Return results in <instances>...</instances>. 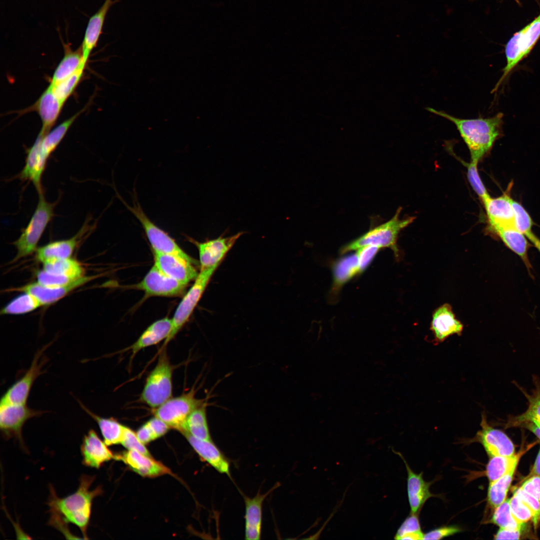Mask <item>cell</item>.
Here are the masks:
<instances>
[{"label": "cell", "mask_w": 540, "mask_h": 540, "mask_svg": "<svg viewBox=\"0 0 540 540\" xmlns=\"http://www.w3.org/2000/svg\"><path fill=\"white\" fill-rule=\"evenodd\" d=\"M64 56L56 67L51 81L52 86L72 75L81 67H85L83 62L81 47L74 51L69 44H64Z\"/></svg>", "instance_id": "f1b7e54d"}, {"label": "cell", "mask_w": 540, "mask_h": 540, "mask_svg": "<svg viewBox=\"0 0 540 540\" xmlns=\"http://www.w3.org/2000/svg\"><path fill=\"white\" fill-rule=\"evenodd\" d=\"M146 422L156 439L164 436L170 428L166 422L156 416L150 418Z\"/></svg>", "instance_id": "816d5d0a"}, {"label": "cell", "mask_w": 540, "mask_h": 540, "mask_svg": "<svg viewBox=\"0 0 540 540\" xmlns=\"http://www.w3.org/2000/svg\"><path fill=\"white\" fill-rule=\"evenodd\" d=\"M196 391L192 388L186 393L171 398L158 407L154 408V416L166 422L170 428L180 432L188 416L196 408L207 404L204 399L195 397Z\"/></svg>", "instance_id": "ba28073f"}, {"label": "cell", "mask_w": 540, "mask_h": 540, "mask_svg": "<svg viewBox=\"0 0 540 540\" xmlns=\"http://www.w3.org/2000/svg\"><path fill=\"white\" fill-rule=\"evenodd\" d=\"M520 488L540 502V476L534 475L530 476Z\"/></svg>", "instance_id": "f907efd6"}, {"label": "cell", "mask_w": 540, "mask_h": 540, "mask_svg": "<svg viewBox=\"0 0 540 540\" xmlns=\"http://www.w3.org/2000/svg\"><path fill=\"white\" fill-rule=\"evenodd\" d=\"M478 162L471 161L467 166V178L473 190L479 196L482 202L490 196L479 175Z\"/></svg>", "instance_id": "60d3db41"}, {"label": "cell", "mask_w": 540, "mask_h": 540, "mask_svg": "<svg viewBox=\"0 0 540 540\" xmlns=\"http://www.w3.org/2000/svg\"><path fill=\"white\" fill-rule=\"evenodd\" d=\"M484 412L482 414V429L476 436L484 446L488 454L494 456H512L515 454L514 446L509 438L502 431L490 426Z\"/></svg>", "instance_id": "9a60e30c"}, {"label": "cell", "mask_w": 540, "mask_h": 540, "mask_svg": "<svg viewBox=\"0 0 540 540\" xmlns=\"http://www.w3.org/2000/svg\"><path fill=\"white\" fill-rule=\"evenodd\" d=\"M516 0V2H518V4H520V2H519V1L518 0Z\"/></svg>", "instance_id": "680465c9"}, {"label": "cell", "mask_w": 540, "mask_h": 540, "mask_svg": "<svg viewBox=\"0 0 540 540\" xmlns=\"http://www.w3.org/2000/svg\"><path fill=\"white\" fill-rule=\"evenodd\" d=\"M540 38V14L532 22L516 32L505 46L506 64L502 77L492 92L496 91L512 70L528 56Z\"/></svg>", "instance_id": "8992f818"}, {"label": "cell", "mask_w": 540, "mask_h": 540, "mask_svg": "<svg viewBox=\"0 0 540 540\" xmlns=\"http://www.w3.org/2000/svg\"><path fill=\"white\" fill-rule=\"evenodd\" d=\"M536 475L540 476V450L536 460L530 476Z\"/></svg>", "instance_id": "9f6ffc18"}, {"label": "cell", "mask_w": 540, "mask_h": 540, "mask_svg": "<svg viewBox=\"0 0 540 540\" xmlns=\"http://www.w3.org/2000/svg\"><path fill=\"white\" fill-rule=\"evenodd\" d=\"M154 264L170 278L188 284L197 278L198 272L194 264L185 258L172 254L153 252Z\"/></svg>", "instance_id": "2e32d148"}, {"label": "cell", "mask_w": 540, "mask_h": 540, "mask_svg": "<svg viewBox=\"0 0 540 540\" xmlns=\"http://www.w3.org/2000/svg\"><path fill=\"white\" fill-rule=\"evenodd\" d=\"M97 222L92 216H87L83 225L72 237L48 243L36 249L37 260L43 263L53 258H70L76 248L96 228Z\"/></svg>", "instance_id": "8fae6325"}, {"label": "cell", "mask_w": 540, "mask_h": 540, "mask_svg": "<svg viewBox=\"0 0 540 540\" xmlns=\"http://www.w3.org/2000/svg\"><path fill=\"white\" fill-rule=\"evenodd\" d=\"M514 493L518 494L533 512L534 516L532 520L534 527L536 528L540 520V501L534 496L524 492L520 487L516 488Z\"/></svg>", "instance_id": "7dc6e473"}, {"label": "cell", "mask_w": 540, "mask_h": 540, "mask_svg": "<svg viewBox=\"0 0 540 540\" xmlns=\"http://www.w3.org/2000/svg\"><path fill=\"white\" fill-rule=\"evenodd\" d=\"M463 328L462 324L456 318L449 304H444L434 311L430 330L436 342H442L454 334L460 335Z\"/></svg>", "instance_id": "d6986e66"}, {"label": "cell", "mask_w": 540, "mask_h": 540, "mask_svg": "<svg viewBox=\"0 0 540 540\" xmlns=\"http://www.w3.org/2000/svg\"><path fill=\"white\" fill-rule=\"evenodd\" d=\"M120 198L142 224L153 252L174 254L198 265L196 260L184 251L174 238L149 218L143 210L136 196H134L132 206L128 204L120 197Z\"/></svg>", "instance_id": "52a82bcc"}, {"label": "cell", "mask_w": 540, "mask_h": 540, "mask_svg": "<svg viewBox=\"0 0 540 540\" xmlns=\"http://www.w3.org/2000/svg\"><path fill=\"white\" fill-rule=\"evenodd\" d=\"M84 67H81L70 76L54 86H52L54 93L60 100L64 104L79 83Z\"/></svg>", "instance_id": "f35d334b"}, {"label": "cell", "mask_w": 540, "mask_h": 540, "mask_svg": "<svg viewBox=\"0 0 540 540\" xmlns=\"http://www.w3.org/2000/svg\"><path fill=\"white\" fill-rule=\"evenodd\" d=\"M522 530H512L500 528L494 536L496 540H518Z\"/></svg>", "instance_id": "db71d44e"}, {"label": "cell", "mask_w": 540, "mask_h": 540, "mask_svg": "<svg viewBox=\"0 0 540 540\" xmlns=\"http://www.w3.org/2000/svg\"><path fill=\"white\" fill-rule=\"evenodd\" d=\"M38 203L32 216L19 238L13 242L17 250L14 261L26 257L36 251L40 238L54 216V210L57 202H48L44 192L38 193Z\"/></svg>", "instance_id": "277c9868"}, {"label": "cell", "mask_w": 540, "mask_h": 540, "mask_svg": "<svg viewBox=\"0 0 540 540\" xmlns=\"http://www.w3.org/2000/svg\"><path fill=\"white\" fill-rule=\"evenodd\" d=\"M511 200L510 197L504 194L497 198L490 196L482 202L492 230L499 227L514 226Z\"/></svg>", "instance_id": "7402d4cb"}, {"label": "cell", "mask_w": 540, "mask_h": 540, "mask_svg": "<svg viewBox=\"0 0 540 540\" xmlns=\"http://www.w3.org/2000/svg\"><path fill=\"white\" fill-rule=\"evenodd\" d=\"M80 112L66 120L44 136L40 146V158L42 166L44 169L50 156L64 138Z\"/></svg>", "instance_id": "4dcf8cb0"}, {"label": "cell", "mask_w": 540, "mask_h": 540, "mask_svg": "<svg viewBox=\"0 0 540 540\" xmlns=\"http://www.w3.org/2000/svg\"><path fill=\"white\" fill-rule=\"evenodd\" d=\"M63 104L50 84L32 108L38 112L41 118L42 125L40 132L46 134L50 132L56 120Z\"/></svg>", "instance_id": "d4e9b609"}, {"label": "cell", "mask_w": 540, "mask_h": 540, "mask_svg": "<svg viewBox=\"0 0 540 540\" xmlns=\"http://www.w3.org/2000/svg\"><path fill=\"white\" fill-rule=\"evenodd\" d=\"M239 232L234 235L198 242L190 240L197 247L200 257V270L219 265L221 260L232 248L236 240L244 234Z\"/></svg>", "instance_id": "5bb4252c"}, {"label": "cell", "mask_w": 540, "mask_h": 540, "mask_svg": "<svg viewBox=\"0 0 540 540\" xmlns=\"http://www.w3.org/2000/svg\"><path fill=\"white\" fill-rule=\"evenodd\" d=\"M398 454L404 462L408 472V494L410 510L412 514L420 510L425 502L432 496L429 488L430 484L424 481L422 473L415 474L410 468L402 456Z\"/></svg>", "instance_id": "4316f807"}, {"label": "cell", "mask_w": 540, "mask_h": 540, "mask_svg": "<svg viewBox=\"0 0 540 540\" xmlns=\"http://www.w3.org/2000/svg\"><path fill=\"white\" fill-rule=\"evenodd\" d=\"M107 446L94 430H90L84 436L80 446L83 464L98 468L104 462L115 459L116 454Z\"/></svg>", "instance_id": "ac0fdd59"}, {"label": "cell", "mask_w": 540, "mask_h": 540, "mask_svg": "<svg viewBox=\"0 0 540 540\" xmlns=\"http://www.w3.org/2000/svg\"><path fill=\"white\" fill-rule=\"evenodd\" d=\"M526 237L540 252V240L532 232L526 236Z\"/></svg>", "instance_id": "6f0895ef"}, {"label": "cell", "mask_w": 540, "mask_h": 540, "mask_svg": "<svg viewBox=\"0 0 540 540\" xmlns=\"http://www.w3.org/2000/svg\"><path fill=\"white\" fill-rule=\"evenodd\" d=\"M510 502L512 514L518 521L524 524L533 518V512L518 494L514 493Z\"/></svg>", "instance_id": "7bdbcfd3"}, {"label": "cell", "mask_w": 540, "mask_h": 540, "mask_svg": "<svg viewBox=\"0 0 540 540\" xmlns=\"http://www.w3.org/2000/svg\"><path fill=\"white\" fill-rule=\"evenodd\" d=\"M523 452L512 456H492L486 468V474L490 482H493L517 466L520 458Z\"/></svg>", "instance_id": "d590c367"}, {"label": "cell", "mask_w": 540, "mask_h": 540, "mask_svg": "<svg viewBox=\"0 0 540 540\" xmlns=\"http://www.w3.org/2000/svg\"><path fill=\"white\" fill-rule=\"evenodd\" d=\"M422 532L418 516L412 514L408 517L398 529L395 536L396 540H401L407 534Z\"/></svg>", "instance_id": "bcb514c9"}, {"label": "cell", "mask_w": 540, "mask_h": 540, "mask_svg": "<svg viewBox=\"0 0 540 540\" xmlns=\"http://www.w3.org/2000/svg\"><path fill=\"white\" fill-rule=\"evenodd\" d=\"M0 429L6 439L14 438L24 446L22 428L28 419L44 412L30 408L26 404L0 403Z\"/></svg>", "instance_id": "30bf717a"}, {"label": "cell", "mask_w": 540, "mask_h": 540, "mask_svg": "<svg viewBox=\"0 0 540 540\" xmlns=\"http://www.w3.org/2000/svg\"><path fill=\"white\" fill-rule=\"evenodd\" d=\"M45 349L43 348L36 352L29 368L8 389L1 398L0 403L26 404L34 382L44 372L42 368L48 360L46 356H42Z\"/></svg>", "instance_id": "7c38bea8"}, {"label": "cell", "mask_w": 540, "mask_h": 540, "mask_svg": "<svg viewBox=\"0 0 540 540\" xmlns=\"http://www.w3.org/2000/svg\"><path fill=\"white\" fill-rule=\"evenodd\" d=\"M115 460H120L134 471L147 477H155L170 474L171 471L160 462L137 451L128 450L116 454Z\"/></svg>", "instance_id": "44dd1931"}, {"label": "cell", "mask_w": 540, "mask_h": 540, "mask_svg": "<svg viewBox=\"0 0 540 540\" xmlns=\"http://www.w3.org/2000/svg\"><path fill=\"white\" fill-rule=\"evenodd\" d=\"M511 202L514 210V224L516 228L524 234L526 236L532 232V219L522 205L512 198Z\"/></svg>", "instance_id": "ab89813d"}, {"label": "cell", "mask_w": 540, "mask_h": 540, "mask_svg": "<svg viewBox=\"0 0 540 540\" xmlns=\"http://www.w3.org/2000/svg\"><path fill=\"white\" fill-rule=\"evenodd\" d=\"M78 402L82 408L97 423L104 438V441L107 446L121 444L124 433V426L112 418H106L98 416L90 411L80 402L79 401Z\"/></svg>", "instance_id": "f546056e"}, {"label": "cell", "mask_w": 540, "mask_h": 540, "mask_svg": "<svg viewBox=\"0 0 540 540\" xmlns=\"http://www.w3.org/2000/svg\"><path fill=\"white\" fill-rule=\"evenodd\" d=\"M186 286L167 276L154 264L135 287L143 290L148 296H174L182 294Z\"/></svg>", "instance_id": "4fadbf2b"}, {"label": "cell", "mask_w": 540, "mask_h": 540, "mask_svg": "<svg viewBox=\"0 0 540 540\" xmlns=\"http://www.w3.org/2000/svg\"><path fill=\"white\" fill-rule=\"evenodd\" d=\"M121 0H105L100 8L90 18L81 46L83 62L86 64L90 52L96 46L110 7Z\"/></svg>", "instance_id": "603a6c76"}, {"label": "cell", "mask_w": 540, "mask_h": 540, "mask_svg": "<svg viewBox=\"0 0 540 540\" xmlns=\"http://www.w3.org/2000/svg\"><path fill=\"white\" fill-rule=\"evenodd\" d=\"M95 476L84 474L80 479V484L74 493L63 498L58 497L55 490L50 487L48 500L50 514L48 524L59 530L66 538H77L68 530L72 523L80 530L83 538L88 539V528L90 523L94 499L100 495L102 490L100 486L90 490Z\"/></svg>", "instance_id": "6da1fadb"}, {"label": "cell", "mask_w": 540, "mask_h": 540, "mask_svg": "<svg viewBox=\"0 0 540 540\" xmlns=\"http://www.w3.org/2000/svg\"><path fill=\"white\" fill-rule=\"evenodd\" d=\"M206 405H203L191 412L180 432L181 433L188 434L200 440H212L206 418Z\"/></svg>", "instance_id": "1f68e13d"}, {"label": "cell", "mask_w": 540, "mask_h": 540, "mask_svg": "<svg viewBox=\"0 0 540 540\" xmlns=\"http://www.w3.org/2000/svg\"><path fill=\"white\" fill-rule=\"evenodd\" d=\"M491 522L500 528L508 530H522L524 524L518 521L512 514L510 499H506L495 508Z\"/></svg>", "instance_id": "74e56055"}, {"label": "cell", "mask_w": 540, "mask_h": 540, "mask_svg": "<svg viewBox=\"0 0 540 540\" xmlns=\"http://www.w3.org/2000/svg\"><path fill=\"white\" fill-rule=\"evenodd\" d=\"M529 404L527 410L514 420V424L530 420L540 426V390H536L528 397Z\"/></svg>", "instance_id": "b9f144b4"}, {"label": "cell", "mask_w": 540, "mask_h": 540, "mask_svg": "<svg viewBox=\"0 0 540 540\" xmlns=\"http://www.w3.org/2000/svg\"><path fill=\"white\" fill-rule=\"evenodd\" d=\"M380 249V248L376 246L368 245L357 250L356 254L360 272L364 271L370 264Z\"/></svg>", "instance_id": "c3c4849f"}, {"label": "cell", "mask_w": 540, "mask_h": 540, "mask_svg": "<svg viewBox=\"0 0 540 540\" xmlns=\"http://www.w3.org/2000/svg\"><path fill=\"white\" fill-rule=\"evenodd\" d=\"M279 486L280 484H276L266 493L261 494L258 492L252 498L244 495L246 540H258L260 538L263 502L266 497Z\"/></svg>", "instance_id": "ffe728a7"}, {"label": "cell", "mask_w": 540, "mask_h": 540, "mask_svg": "<svg viewBox=\"0 0 540 540\" xmlns=\"http://www.w3.org/2000/svg\"><path fill=\"white\" fill-rule=\"evenodd\" d=\"M492 230L508 248L520 256L526 266L530 268L528 256L530 244L526 236L514 226L499 227Z\"/></svg>", "instance_id": "83f0119b"}, {"label": "cell", "mask_w": 540, "mask_h": 540, "mask_svg": "<svg viewBox=\"0 0 540 540\" xmlns=\"http://www.w3.org/2000/svg\"><path fill=\"white\" fill-rule=\"evenodd\" d=\"M460 528L456 526H444L424 534L423 540H440L460 532Z\"/></svg>", "instance_id": "681fc988"}, {"label": "cell", "mask_w": 540, "mask_h": 540, "mask_svg": "<svg viewBox=\"0 0 540 540\" xmlns=\"http://www.w3.org/2000/svg\"><path fill=\"white\" fill-rule=\"evenodd\" d=\"M136 434L139 440L144 444L156 439L146 422L138 430Z\"/></svg>", "instance_id": "f5cc1de1"}, {"label": "cell", "mask_w": 540, "mask_h": 540, "mask_svg": "<svg viewBox=\"0 0 540 540\" xmlns=\"http://www.w3.org/2000/svg\"><path fill=\"white\" fill-rule=\"evenodd\" d=\"M172 326V318L168 317L158 320L150 324L137 340L126 350H131V359L142 350L155 345L170 334Z\"/></svg>", "instance_id": "484cf974"}, {"label": "cell", "mask_w": 540, "mask_h": 540, "mask_svg": "<svg viewBox=\"0 0 540 540\" xmlns=\"http://www.w3.org/2000/svg\"><path fill=\"white\" fill-rule=\"evenodd\" d=\"M360 272L358 258L356 253L340 258L335 263L333 267L334 288H339Z\"/></svg>", "instance_id": "836d02e7"}, {"label": "cell", "mask_w": 540, "mask_h": 540, "mask_svg": "<svg viewBox=\"0 0 540 540\" xmlns=\"http://www.w3.org/2000/svg\"><path fill=\"white\" fill-rule=\"evenodd\" d=\"M42 306L40 302L30 294H23L14 298L0 311L1 314H22L30 312Z\"/></svg>", "instance_id": "8d00e7d4"}, {"label": "cell", "mask_w": 540, "mask_h": 540, "mask_svg": "<svg viewBox=\"0 0 540 540\" xmlns=\"http://www.w3.org/2000/svg\"><path fill=\"white\" fill-rule=\"evenodd\" d=\"M426 109L448 120L456 126L468 148L471 161L478 163L490 152L500 135L503 116L502 113L489 118L465 119L432 108Z\"/></svg>", "instance_id": "7a4b0ae2"}, {"label": "cell", "mask_w": 540, "mask_h": 540, "mask_svg": "<svg viewBox=\"0 0 540 540\" xmlns=\"http://www.w3.org/2000/svg\"><path fill=\"white\" fill-rule=\"evenodd\" d=\"M516 468L513 467L497 480L490 482L488 501L492 508H496L506 500Z\"/></svg>", "instance_id": "e575fe53"}, {"label": "cell", "mask_w": 540, "mask_h": 540, "mask_svg": "<svg viewBox=\"0 0 540 540\" xmlns=\"http://www.w3.org/2000/svg\"><path fill=\"white\" fill-rule=\"evenodd\" d=\"M218 266L200 270L194 282L175 311L172 318V330L164 346H166L175 336L188 320Z\"/></svg>", "instance_id": "9c48e42d"}, {"label": "cell", "mask_w": 540, "mask_h": 540, "mask_svg": "<svg viewBox=\"0 0 540 540\" xmlns=\"http://www.w3.org/2000/svg\"><path fill=\"white\" fill-rule=\"evenodd\" d=\"M36 282L48 287L63 286L76 280L68 276L50 273L43 269L36 272Z\"/></svg>", "instance_id": "ee69618b"}, {"label": "cell", "mask_w": 540, "mask_h": 540, "mask_svg": "<svg viewBox=\"0 0 540 540\" xmlns=\"http://www.w3.org/2000/svg\"><path fill=\"white\" fill-rule=\"evenodd\" d=\"M173 368L163 349L157 364L150 373L140 394V400L156 408L172 398Z\"/></svg>", "instance_id": "5b68a950"}, {"label": "cell", "mask_w": 540, "mask_h": 540, "mask_svg": "<svg viewBox=\"0 0 540 540\" xmlns=\"http://www.w3.org/2000/svg\"><path fill=\"white\" fill-rule=\"evenodd\" d=\"M517 424H523L540 439V426L530 420L523 421Z\"/></svg>", "instance_id": "11a10c76"}, {"label": "cell", "mask_w": 540, "mask_h": 540, "mask_svg": "<svg viewBox=\"0 0 540 540\" xmlns=\"http://www.w3.org/2000/svg\"><path fill=\"white\" fill-rule=\"evenodd\" d=\"M94 278L92 276H84L66 285L58 287L46 286L36 282L12 288V290L30 294L40 302L42 306L50 305L61 300L75 289L92 280Z\"/></svg>", "instance_id": "e0dca14e"}, {"label": "cell", "mask_w": 540, "mask_h": 540, "mask_svg": "<svg viewBox=\"0 0 540 540\" xmlns=\"http://www.w3.org/2000/svg\"><path fill=\"white\" fill-rule=\"evenodd\" d=\"M183 435L203 460L220 473L231 477L228 460L212 440L198 439L188 434Z\"/></svg>", "instance_id": "cb8c5ba5"}, {"label": "cell", "mask_w": 540, "mask_h": 540, "mask_svg": "<svg viewBox=\"0 0 540 540\" xmlns=\"http://www.w3.org/2000/svg\"><path fill=\"white\" fill-rule=\"evenodd\" d=\"M401 210V208H398L390 220L370 228L362 236L344 245L341 248L340 252L344 254L364 246L372 245L380 248H390L396 256H398L399 252L396 244L398 234L416 218L414 216L400 218Z\"/></svg>", "instance_id": "3957f363"}, {"label": "cell", "mask_w": 540, "mask_h": 540, "mask_svg": "<svg viewBox=\"0 0 540 540\" xmlns=\"http://www.w3.org/2000/svg\"><path fill=\"white\" fill-rule=\"evenodd\" d=\"M47 272L77 279L84 276V268L77 260L70 258H53L43 263Z\"/></svg>", "instance_id": "d6a6232c"}, {"label": "cell", "mask_w": 540, "mask_h": 540, "mask_svg": "<svg viewBox=\"0 0 540 540\" xmlns=\"http://www.w3.org/2000/svg\"><path fill=\"white\" fill-rule=\"evenodd\" d=\"M121 444L128 450H134L148 456L150 454L144 444L138 438L136 432L130 428L124 426V436Z\"/></svg>", "instance_id": "f6af8a7d"}]
</instances>
